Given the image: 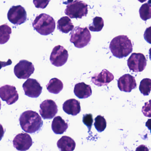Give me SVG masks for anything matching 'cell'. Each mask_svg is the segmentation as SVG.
Masks as SVG:
<instances>
[{
	"mask_svg": "<svg viewBox=\"0 0 151 151\" xmlns=\"http://www.w3.org/2000/svg\"><path fill=\"white\" fill-rule=\"evenodd\" d=\"M142 112L145 117L151 118V99L146 102L142 108Z\"/></svg>",
	"mask_w": 151,
	"mask_h": 151,
	"instance_id": "83f0119b",
	"label": "cell"
},
{
	"mask_svg": "<svg viewBox=\"0 0 151 151\" xmlns=\"http://www.w3.org/2000/svg\"><path fill=\"white\" fill-rule=\"evenodd\" d=\"M149 54H150V58L151 60V48L149 50Z\"/></svg>",
	"mask_w": 151,
	"mask_h": 151,
	"instance_id": "d590c367",
	"label": "cell"
},
{
	"mask_svg": "<svg viewBox=\"0 0 151 151\" xmlns=\"http://www.w3.org/2000/svg\"><path fill=\"white\" fill-rule=\"evenodd\" d=\"M57 146L61 151H73L76 147L75 141L70 137H62L57 142Z\"/></svg>",
	"mask_w": 151,
	"mask_h": 151,
	"instance_id": "d6986e66",
	"label": "cell"
},
{
	"mask_svg": "<svg viewBox=\"0 0 151 151\" xmlns=\"http://www.w3.org/2000/svg\"><path fill=\"white\" fill-rule=\"evenodd\" d=\"M73 1V0H67V1L63 2V4H69Z\"/></svg>",
	"mask_w": 151,
	"mask_h": 151,
	"instance_id": "e575fe53",
	"label": "cell"
},
{
	"mask_svg": "<svg viewBox=\"0 0 151 151\" xmlns=\"http://www.w3.org/2000/svg\"><path fill=\"white\" fill-rule=\"evenodd\" d=\"M34 66L31 62L21 60L14 68L15 76L19 79H27L34 73Z\"/></svg>",
	"mask_w": 151,
	"mask_h": 151,
	"instance_id": "ba28073f",
	"label": "cell"
},
{
	"mask_svg": "<svg viewBox=\"0 0 151 151\" xmlns=\"http://www.w3.org/2000/svg\"><path fill=\"white\" fill-rule=\"evenodd\" d=\"M145 125H146V127H148V128L150 130L151 133V119H148L147 122H146V124H145Z\"/></svg>",
	"mask_w": 151,
	"mask_h": 151,
	"instance_id": "836d02e7",
	"label": "cell"
},
{
	"mask_svg": "<svg viewBox=\"0 0 151 151\" xmlns=\"http://www.w3.org/2000/svg\"><path fill=\"white\" fill-rule=\"evenodd\" d=\"M74 26L70 19L68 17H63L57 22V28L60 32L67 34L74 29Z\"/></svg>",
	"mask_w": 151,
	"mask_h": 151,
	"instance_id": "ffe728a7",
	"label": "cell"
},
{
	"mask_svg": "<svg viewBox=\"0 0 151 151\" xmlns=\"http://www.w3.org/2000/svg\"><path fill=\"white\" fill-rule=\"evenodd\" d=\"M139 90L144 96L150 95L151 91V79L145 78L140 83Z\"/></svg>",
	"mask_w": 151,
	"mask_h": 151,
	"instance_id": "d4e9b609",
	"label": "cell"
},
{
	"mask_svg": "<svg viewBox=\"0 0 151 151\" xmlns=\"http://www.w3.org/2000/svg\"><path fill=\"white\" fill-rule=\"evenodd\" d=\"M138 1H140V2L143 3L144 2L147 1V0H138Z\"/></svg>",
	"mask_w": 151,
	"mask_h": 151,
	"instance_id": "8d00e7d4",
	"label": "cell"
},
{
	"mask_svg": "<svg viewBox=\"0 0 151 151\" xmlns=\"http://www.w3.org/2000/svg\"><path fill=\"white\" fill-rule=\"evenodd\" d=\"M127 65L130 70L134 72H141L147 65V59L142 53H134L127 60Z\"/></svg>",
	"mask_w": 151,
	"mask_h": 151,
	"instance_id": "9c48e42d",
	"label": "cell"
},
{
	"mask_svg": "<svg viewBox=\"0 0 151 151\" xmlns=\"http://www.w3.org/2000/svg\"><path fill=\"white\" fill-rule=\"evenodd\" d=\"M5 131V130L4 129L3 127L2 126L1 124H0V141L2 140Z\"/></svg>",
	"mask_w": 151,
	"mask_h": 151,
	"instance_id": "d6a6232c",
	"label": "cell"
},
{
	"mask_svg": "<svg viewBox=\"0 0 151 151\" xmlns=\"http://www.w3.org/2000/svg\"><path fill=\"white\" fill-rule=\"evenodd\" d=\"M65 13L71 18H82L88 14V4L83 1L76 0L67 5Z\"/></svg>",
	"mask_w": 151,
	"mask_h": 151,
	"instance_id": "5b68a950",
	"label": "cell"
},
{
	"mask_svg": "<svg viewBox=\"0 0 151 151\" xmlns=\"http://www.w3.org/2000/svg\"><path fill=\"white\" fill-rule=\"evenodd\" d=\"M104 26V21L102 17H96L93 19V22L89 26L88 28L91 32H100Z\"/></svg>",
	"mask_w": 151,
	"mask_h": 151,
	"instance_id": "cb8c5ba5",
	"label": "cell"
},
{
	"mask_svg": "<svg viewBox=\"0 0 151 151\" xmlns=\"http://www.w3.org/2000/svg\"><path fill=\"white\" fill-rule=\"evenodd\" d=\"M9 21L15 25L24 24L27 20V14L25 9L21 5L12 6L7 14Z\"/></svg>",
	"mask_w": 151,
	"mask_h": 151,
	"instance_id": "8992f818",
	"label": "cell"
},
{
	"mask_svg": "<svg viewBox=\"0 0 151 151\" xmlns=\"http://www.w3.org/2000/svg\"><path fill=\"white\" fill-rule=\"evenodd\" d=\"M32 26L40 34L47 35L55 31L56 23L51 16L45 13H42L35 17L32 22Z\"/></svg>",
	"mask_w": 151,
	"mask_h": 151,
	"instance_id": "3957f363",
	"label": "cell"
},
{
	"mask_svg": "<svg viewBox=\"0 0 151 151\" xmlns=\"http://www.w3.org/2000/svg\"><path fill=\"white\" fill-rule=\"evenodd\" d=\"M109 49L113 55L119 58L127 57L133 51V45L127 35L114 37L110 42Z\"/></svg>",
	"mask_w": 151,
	"mask_h": 151,
	"instance_id": "7a4b0ae2",
	"label": "cell"
},
{
	"mask_svg": "<svg viewBox=\"0 0 151 151\" xmlns=\"http://www.w3.org/2000/svg\"><path fill=\"white\" fill-rule=\"evenodd\" d=\"M63 82L57 78L51 79L47 85V88L49 92L53 94H58L60 93L63 88Z\"/></svg>",
	"mask_w": 151,
	"mask_h": 151,
	"instance_id": "44dd1931",
	"label": "cell"
},
{
	"mask_svg": "<svg viewBox=\"0 0 151 151\" xmlns=\"http://www.w3.org/2000/svg\"><path fill=\"white\" fill-rule=\"evenodd\" d=\"M40 113L44 119H51L58 112L55 102L52 99H46L40 105Z\"/></svg>",
	"mask_w": 151,
	"mask_h": 151,
	"instance_id": "30bf717a",
	"label": "cell"
},
{
	"mask_svg": "<svg viewBox=\"0 0 151 151\" xmlns=\"http://www.w3.org/2000/svg\"><path fill=\"white\" fill-rule=\"evenodd\" d=\"M136 151H150L149 148L144 145H141L138 146Z\"/></svg>",
	"mask_w": 151,
	"mask_h": 151,
	"instance_id": "1f68e13d",
	"label": "cell"
},
{
	"mask_svg": "<svg viewBox=\"0 0 151 151\" xmlns=\"http://www.w3.org/2000/svg\"><path fill=\"white\" fill-rule=\"evenodd\" d=\"M1 100H0V110L1 109Z\"/></svg>",
	"mask_w": 151,
	"mask_h": 151,
	"instance_id": "f35d334b",
	"label": "cell"
},
{
	"mask_svg": "<svg viewBox=\"0 0 151 151\" xmlns=\"http://www.w3.org/2000/svg\"><path fill=\"white\" fill-rule=\"evenodd\" d=\"M0 98L8 105H12L18 100L19 94L15 86L7 84L0 87Z\"/></svg>",
	"mask_w": 151,
	"mask_h": 151,
	"instance_id": "7c38bea8",
	"label": "cell"
},
{
	"mask_svg": "<svg viewBox=\"0 0 151 151\" xmlns=\"http://www.w3.org/2000/svg\"><path fill=\"white\" fill-rule=\"evenodd\" d=\"M50 0H33V3L38 9H45L48 5Z\"/></svg>",
	"mask_w": 151,
	"mask_h": 151,
	"instance_id": "f1b7e54d",
	"label": "cell"
},
{
	"mask_svg": "<svg viewBox=\"0 0 151 151\" xmlns=\"http://www.w3.org/2000/svg\"><path fill=\"white\" fill-rule=\"evenodd\" d=\"M144 37L147 42L151 44V26L146 28L144 34Z\"/></svg>",
	"mask_w": 151,
	"mask_h": 151,
	"instance_id": "f546056e",
	"label": "cell"
},
{
	"mask_svg": "<svg viewBox=\"0 0 151 151\" xmlns=\"http://www.w3.org/2000/svg\"><path fill=\"white\" fill-rule=\"evenodd\" d=\"M12 64V62L11 59H9L7 62H1L0 61V70L3 67L10 65Z\"/></svg>",
	"mask_w": 151,
	"mask_h": 151,
	"instance_id": "4dcf8cb0",
	"label": "cell"
},
{
	"mask_svg": "<svg viewBox=\"0 0 151 151\" xmlns=\"http://www.w3.org/2000/svg\"><path fill=\"white\" fill-rule=\"evenodd\" d=\"M83 122L84 123V125L87 126L89 132L90 131L93 122L92 114H84L83 117Z\"/></svg>",
	"mask_w": 151,
	"mask_h": 151,
	"instance_id": "4316f807",
	"label": "cell"
},
{
	"mask_svg": "<svg viewBox=\"0 0 151 151\" xmlns=\"http://www.w3.org/2000/svg\"><path fill=\"white\" fill-rule=\"evenodd\" d=\"M140 17L146 21L151 18V4L148 3L142 4L139 9Z\"/></svg>",
	"mask_w": 151,
	"mask_h": 151,
	"instance_id": "603a6c76",
	"label": "cell"
},
{
	"mask_svg": "<svg viewBox=\"0 0 151 151\" xmlns=\"http://www.w3.org/2000/svg\"><path fill=\"white\" fill-rule=\"evenodd\" d=\"M148 3H149V4H151V0H149V1H148Z\"/></svg>",
	"mask_w": 151,
	"mask_h": 151,
	"instance_id": "74e56055",
	"label": "cell"
},
{
	"mask_svg": "<svg viewBox=\"0 0 151 151\" xmlns=\"http://www.w3.org/2000/svg\"><path fill=\"white\" fill-rule=\"evenodd\" d=\"M94 126L99 132H103L106 127V120L103 116L98 115L95 118Z\"/></svg>",
	"mask_w": 151,
	"mask_h": 151,
	"instance_id": "484cf974",
	"label": "cell"
},
{
	"mask_svg": "<svg viewBox=\"0 0 151 151\" xmlns=\"http://www.w3.org/2000/svg\"><path fill=\"white\" fill-rule=\"evenodd\" d=\"M114 76L112 73L104 69L99 73H96L91 77V81L94 84L101 87L107 86L110 82L113 81Z\"/></svg>",
	"mask_w": 151,
	"mask_h": 151,
	"instance_id": "9a60e30c",
	"label": "cell"
},
{
	"mask_svg": "<svg viewBox=\"0 0 151 151\" xmlns=\"http://www.w3.org/2000/svg\"><path fill=\"white\" fill-rule=\"evenodd\" d=\"M12 29L8 24L0 25V44H4L8 42L10 38Z\"/></svg>",
	"mask_w": 151,
	"mask_h": 151,
	"instance_id": "7402d4cb",
	"label": "cell"
},
{
	"mask_svg": "<svg viewBox=\"0 0 151 151\" xmlns=\"http://www.w3.org/2000/svg\"><path fill=\"white\" fill-rule=\"evenodd\" d=\"M63 110L67 114L76 116L81 111L80 102L74 99H68L63 104Z\"/></svg>",
	"mask_w": 151,
	"mask_h": 151,
	"instance_id": "2e32d148",
	"label": "cell"
},
{
	"mask_svg": "<svg viewBox=\"0 0 151 151\" xmlns=\"http://www.w3.org/2000/svg\"><path fill=\"white\" fill-rule=\"evenodd\" d=\"M19 122L22 129L29 134L40 131L43 125L41 117L36 112L32 110L24 112L20 115Z\"/></svg>",
	"mask_w": 151,
	"mask_h": 151,
	"instance_id": "6da1fadb",
	"label": "cell"
},
{
	"mask_svg": "<svg viewBox=\"0 0 151 151\" xmlns=\"http://www.w3.org/2000/svg\"><path fill=\"white\" fill-rule=\"evenodd\" d=\"M74 93L78 98L84 99L91 96L92 90L90 85L84 82L78 83L75 85Z\"/></svg>",
	"mask_w": 151,
	"mask_h": 151,
	"instance_id": "e0dca14e",
	"label": "cell"
},
{
	"mask_svg": "<svg viewBox=\"0 0 151 151\" xmlns=\"http://www.w3.org/2000/svg\"><path fill=\"white\" fill-rule=\"evenodd\" d=\"M118 88L121 91L130 92L137 88L135 77L129 74H126L119 78L118 81Z\"/></svg>",
	"mask_w": 151,
	"mask_h": 151,
	"instance_id": "5bb4252c",
	"label": "cell"
},
{
	"mask_svg": "<svg viewBox=\"0 0 151 151\" xmlns=\"http://www.w3.org/2000/svg\"><path fill=\"white\" fill-rule=\"evenodd\" d=\"M26 96L33 98H37L42 92V87L40 83L34 79L29 78L23 84Z\"/></svg>",
	"mask_w": 151,
	"mask_h": 151,
	"instance_id": "8fae6325",
	"label": "cell"
},
{
	"mask_svg": "<svg viewBox=\"0 0 151 151\" xmlns=\"http://www.w3.org/2000/svg\"><path fill=\"white\" fill-rule=\"evenodd\" d=\"M68 57V51L63 46L58 45L53 49L50 60L53 65L61 67L66 63Z\"/></svg>",
	"mask_w": 151,
	"mask_h": 151,
	"instance_id": "52a82bcc",
	"label": "cell"
},
{
	"mask_svg": "<svg viewBox=\"0 0 151 151\" xmlns=\"http://www.w3.org/2000/svg\"><path fill=\"white\" fill-rule=\"evenodd\" d=\"M68 123L60 116L55 117L51 125L53 132L56 134H62L66 132L68 128Z\"/></svg>",
	"mask_w": 151,
	"mask_h": 151,
	"instance_id": "ac0fdd59",
	"label": "cell"
},
{
	"mask_svg": "<svg viewBox=\"0 0 151 151\" xmlns=\"http://www.w3.org/2000/svg\"><path fill=\"white\" fill-rule=\"evenodd\" d=\"M32 144V140L31 136L27 133L18 134L13 140V146L18 151L28 150Z\"/></svg>",
	"mask_w": 151,
	"mask_h": 151,
	"instance_id": "4fadbf2b",
	"label": "cell"
},
{
	"mask_svg": "<svg viewBox=\"0 0 151 151\" xmlns=\"http://www.w3.org/2000/svg\"><path fill=\"white\" fill-rule=\"evenodd\" d=\"M70 35V41L78 48L86 47L91 40V35L87 27H76L71 32Z\"/></svg>",
	"mask_w": 151,
	"mask_h": 151,
	"instance_id": "277c9868",
	"label": "cell"
}]
</instances>
